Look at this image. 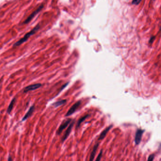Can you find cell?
Instances as JSON below:
<instances>
[{"label":"cell","instance_id":"cell-1","mask_svg":"<svg viewBox=\"0 0 161 161\" xmlns=\"http://www.w3.org/2000/svg\"><path fill=\"white\" fill-rule=\"evenodd\" d=\"M39 28H40L39 25H37L31 31H30L29 32L26 34L22 38H21L20 40L18 41V42H17L16 43H15L13 45V47H18V46H20V45L23 44L25 42H27V41L28 40V39L29 38V37H31V36H33V35H34L36 32L39 30Z\"/></svg>","mask_w":161,"mask_h":161},{"label":"cell","instance_id":"cell-2","mask_svg":"<svg viewBox=\"0 0 161 161\" xmlns=\"http://www.w3.org/2000/svg\"><path fill=\"white\" fill-rule=\"evenodd\" d=\"M71 119H68L65 121L64 122H63L61 124L59 127L58 130H57V134L58 135H60V134H61L63 130H65L68 126V125L71 123Z\"/></svg>","mask_w":161,"mask_h":161},{"label":"cell","instance_id":"cell-3","mask_svg":"<svg viewBox=\"0 0 161 161\" xmlns=\"http://www.w3.org/2000/svg\"><path fill=\"white\" fill-rule=\"evenodd\" d=\"M75 123V121L73 120L71 123L70 124L69 126H68V127L67 128V129H66V131L65 133L64 134V135L63 136L62 138H61V142L62 143H64V142L67 139V138L69 137V135L71 133V132L72 130V128L73 127V126L74 124Z\"/></svg>","mask_w":161,"mask_h":161},{"label":"cell","instance_id":"cell-4","mask_svg":"<svg viewBox=\"0 0 161 161\" xmlns=\"http://www.w3.org/2000/svg\"><path fill=\"white\" fill-rule=\"evenodd\" d=\"M44 8V5H41L40 6H39V7L35 11H34L28 18H27V19L25 20V21L24 22V24H27L29 23L32 19L33 18H34L36 15L42 9Z\"/></svg>","mask_w":161,"mask_h":161},{"label":"cell","instance_id":"cell-5","mask_svg":"<svg viewBox=\"0 0 161 161\" xmlns=\"http://www.w3.org/2000/svg\"><path fill=\"white\" fill-rule=\"evenodd\" d=\"M80 104H81L80 101H78L77 102H76L69 109V110L68 111V112H67V113L66 114V115L65 116H66V117H67V116H71L72 115H73L76 111V110L78 108V107H80Z\"/></svg>","mask_w":161,"mask_h":161},{"label":"cell","instance_id":"cell-6","mask_svg":"<svg viewBox=\"0 0 161 161\" xmlns=\"http://www.w3.org/2000/svg\"><path fill=\"white\" fill-rule=\"evenodd\" d=\"M145 130H143L141 129H138L135 134V142L136 145H139L140 143V141L142 139V137L143 133L144 132Z\"/></svg>","mask_w":161,"mask_h":161},{"label":"cell","instance_id":"cell-7","mask_svg":"<svg viewBox=\"0 0 161 161\" xmlns=\"http://www.w3.org/2000/svg\"><path fill=\"white\" fill-rule=\"evenodd\" d=\"M42 86V84L41 83H36L34 84L29 85L24 89V92L26 93L29 91H32V90H34L38 89L40 88Z\"/></svg>","mask_w":161,"mask_h":161},{"label":"cell","instance_id":"cell-8","mask_svg":"<svg viewBox=\"0 0 161 161\" xmlns=\"http://www.w3.org/2000/svg\"><path fill=\"white\" fill-rule=\"evenodd\" d=\"M112 127H113V125H110L108 127H107L104 130H103L99 135V136L98 138V140H101L104 139L108 132L111 130V129H112Z\"/></svg>","mask_w":161,"mask_h":161},{"label":"cell","instance_id":"cell-9","mask_svg":"<svg viewBox=\"0 0 161 161\" xmlns=\"http://www.w3.org/2000/svg\"><path fill=\"white\" fill-rule=\"evenodd\" d=\"M99 143H96L94 145V146L93 147L92 152L90 154V156H89V161H93V160H94L95 155H96V154L97 153L98 148V146H99Z\"/></svg>","mask_w":161,"mask_h":161},{"label":"cell","instance_id":"cell-10","mask_svg":"<svg viewBox=\"0 0 161 161\" xmlns=\"http://www.w3.org/2000/svg\"><path fill=\"white\" fill-rule=\"evenodd\" d=\"M35 110V106H31L30 109H29V110L28 111V112H27V114L25 115V116L23 117V118L22 119V121H25L26 120H27L30 116H31L33 114L34 111Z\"/></svg>","mask_w":161,"mask_h":161},{"label":"cell","instance_id":"cell-11","mask_svg":"<svg viewBox=\"0 0 161 161\" xmlns=\"http://www.w3.org/2000/svg\"><path fill=\"white\" fill-rule=\"evenodd\" d=\"M15 101H16V98H14L12 100L10 103L9 104L8 108L7 110V112L8 114H10V113L11 112V111H12V110L13 108V107H14V105L15 104Z\"/></svg>","mask_w":161,"mask_h":161},{"label":"cell","instance_id":"cell-12","mask_svg":"<svg viewBox=\"0 0 161 161\" xmlns=\"http://www.w3.org/2000/svg\"><path fill=\"white\" fill-rule=\"evenodd\" d=\"M89 116V115H87L86 116H82L81 117V118H80L79 119V120L77 122V125H76V128L78 129L80 127V124H81Z\"/></svg>","mask_w":161,"mask_h":161},{"label":"cell","instance_id":"cell-13","mask_svg":"<svg viewBox=\"0 0 161 161\" xmlns=\"http://www.w3.org/2000/svg\"><path fill=\"white\" fill-rule=\"evenodd\" d=\"M66 102V99H63L61 100H60V101H57V102H56L54 103L53 105L55 107H58L59 106H60L62 105L65 104Z\"/></svg>","mask_w":161,"mask_h":161},{"label":"cell","instance_id":"cell-14","mask_svg":"<svg viewBox=\"0 0 161 161\" xmlns=\"http://www.w3.org/2000/svg\"><path fill=\"white\" fill-rule=\"evenodd\" d=\"M102 155H103V150H101V151L99 152V153L97 157L96 158V161H101V158L102 157Z\"/></svg>","mask_w":161,"mask_h":161},{"label":"cell","instance_id":"cell-15","mask_svg":"<svg viewBox=\"0 0 161 161\" xmlns=\"http://www.w3.org/2000/svg\"><path fill=\"white\" fill-rule=\"evenodd\" d=\"M141 1H142V0H132V4H133V5H138L140 3V2Z\"/></svg>","mask_w":161,"mask_h":161},{"label":"cell","instance_id":"cell-16","mask_svg":"<svg viewBox=\"0 0 161 161\" xmlns=\"http://www.w3.org/2000/svg\"><path fill=\"white\" fill-rule=\"evenodd\" d=\"M154 154H150L148 158V159H147V161H153L154 160Z\"/></svg>","mask_w":161,"mask_h":161},{"label":"cell","instance_id":"cell-17","mask_svg":"<svg viewBox=\"0 0 161 161\" xmlns=\"http://www.w3.org/2000/svg\"><path fill=\"white\" fill-rule=\"evenodd\" d=\"M155 38V36H152V37L150 38V40H149V43L152 44V43L154 42V41Z\"/></svg>","mask_w":161,"mask_h":161},{"label":"cell","instance_id":"cell-18","mask_svg":"<svg viewBox=\"0 0 161 161\" xmlns=\"http://www.w3.org/2000/svg\"><path fill=\"white\" fill-rule=\"evenodd\" d=\"M8 161H13V159L10 155H9L8 158Z\"/></svg>","mask_w":161,"mask_h":161},{"label":"cell","instance_id":"cell-19","mask_svg":"<svg viewBox=\"0 0 161 161\" xmlns=\"http://www.w3.org/2000/svg\"><path fill=\"white\" fill-rule=\"evenodd\" d=\"M160 31H161V26L160 27Z\"/></svg>","mask_w":161,"mask_h":161}]
</instances>
